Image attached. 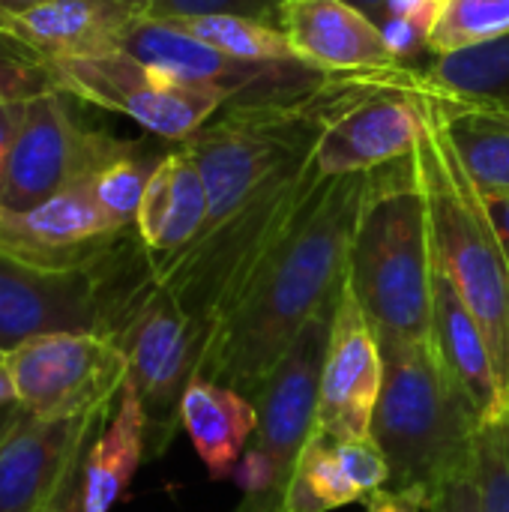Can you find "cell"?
Here are the masks:
<instances>
[{
	"instance_id": "6da1fadb",
	"label": "cell",
	"mask_w": 509,
	"mask_h": 512,
	"mask_svg": "<svg viewBox=\"0 0 509 512\" xmlns=\"http://www.w3.org/2000/svg\"><path fill=\"white\" fill-rule=\"evenodd\" d=\"M366 174L324 177L234 306L210 327L201 378L255 399L297 336L342 300Z\"/></svg>"
},
{
	"instance_id": "7a4b0ae2",
	"label": "cell",
	"mask_w": 509,
	"mask_h": 512,
	"mask_svg": "<svg viewBox=\"0 0 509 512\" xmlns=\"http://www.w3.org/2000/svg\"><path fill=\"white\" fill-rule=\"evenodd\" d=\"M345 285L378 342L432 339L435 249L414 153L369 171Z\"/></svg>"
},
{
	"instance_id": "3957f363",
	"label": "cell",
	"mask_w": 509,
	"mask_h": 512,
	"mask_svg": "<svg viewBox=\"0 0 509 512\" xmlns=\"http://www.w3.org/2000/svg\"><path fill=\"white\" fill-rule=\"evenodd\" d=\"M378 345L384 354V387L369 438L387 456V489L411 492L429 510L444 486L474 477L483 426L447 375L432 339H387Z\"/></svg>"
},
{
	"instance_id": "277c9868",
	"label": "cell",
	"mask_w": 509,
	"mask_h": 512,
	"mask_svg": "<svg viewBox=\"0 0 509 512\" xmlns=\"http://www.w3.org/2000/svg\"><path fill=\"white\" fill-rule=\"evenodd\" d=\"M429 129L414 150V165L429 207L435 267L459 291L483 327L498 375L509 393V258L495 216L468 174L441 102L426 90Z\"/></svg>"
},
{
	"instance_id": "5b68a950",
	"label": "cell",
	"mask_w": 509,
	"mask_h": 512,
	"mask_svg": "<svg viewBox=\"0 0 509 512\" xmlns=\"http://www.w3.org/2000/svg\"><path fill=\"white\" fill-rule=\"evenodd\" d=\"M99 336L111 339L129 363L126 381L147 417V456L159 459L183 426L180 402L192 378L201 375L207 330L168 288L153 282L141 240L108 282Z\"/></svg>"
},
{
	"instance_id": "8992f818",
	"label": "cell",
	"mask_w": 509,
	"mask_h": 512,
	"mask_svg": "<svg viewBox=\"0 0 509 512\" xmlns=\"http://www.w3.org/2000/svg\"><path fill=\"white\" fill-rule=\"evenodd\" d=\"M336 306L309 321L252 399L258 408V429L234 471V480L243 489L237 512H285L297 459L315 435L318 381Z\"/></svg>"
},
{
	"instance_id": "52a82bcc",
	"label": "cell",
	"mask_w": 509,
	"mask_h": 512,
	"mask_svg": "<svg viewBox=\"0 0 509 512\" xmlns=\"http://www.w3.org/2000/svg\"><path fill=\"white\" fill-rule=\"evenodd\" d=\"M42 66L48 69L54 87L72 99L117 111L144 126L150 135L174 144L195 135L228 105V96L219 87L168 75L123 48L60 57Z\"/></svg>"
},
{
	"instance_id": "ba28073f",
	"label": "cell",
	"mask_w": 509,
	"mask_h": 512,
	"mask_svg": "<svg viewBox=\"0 0 509 512\" xmlns=\"http://www.w3.org/2000/svg\"><path fill=\"white\" fill-rule=\"evenodd\" d=\"M135 240L138 231L129 228L81 264H51L0 246V351L54 333L99 336L108 282Z\"/></svg>"
},
{
	"instance_id": "9c48e42d",
	"label": "cell",
	"mask_w": 509,
	"mask_h": 512,
	"mask_svg": "<svg viewBox=\"0 0 509 512\" xmlns=\"http://www.w3.org/2000/svg\"><path fill=\"white\" fill-rule=\"evenodd\" d=\"M15 405L42 420L111 414L129 363L123 351L96 333H54L3 354Z\"/></svg>"
},
{
	"instance_id": "30bf717a",
	"label": "cell",
	"mask_w": 509,
	"mask_h": 512,
	"mask_svg": "<svg viewBox=\"0 0 509 512\" xmlns=\"http://www.w3.org/2000/svg\"><path fill=\"white\" fill-rule=\"evenodd\" d=\"M69 99V93L54 87L27 102L3 171L0 207L30 210L75 183L93 180L126 147L114 135L87 129Z\"/></svg>"
},
{
	"instance_id": "8fae6325",
	"label": "cell",
	"mask_w": 509,
	"mask_h": 512,
	"mask_svg": "<svg viewBox=\"0 0 509 512\" xmlns=\"http://www.w3.org/2000/svg\"><path fill=\"white\" fill-rule=\"evenodd\" d=\"M429 129V99L405 63L378 75L321 129L312 159L321 177L366 174L417 150Z\"/></svg>"
},
{
	"instance_id": "7c38bea8",
	"label": "cell",
	"mask_w": 509,
	"mask_h": 512,
	"mask_svg": "<svg viewBox=\"0 0 509 512\" xmlns=\"http://www.w3.org/2000/svg\"><path fill=\"white\" fill-rule=\"evenodd\" d=\"M108 414L42 420L0 408V512H45L69 468L90 450Z\"/></svg>"
},
{
	"instance_id": "4fadbf2b",
	"label": "cell",
	"mask_w": 509,
	"mask_h": 512,
	"mask_svg": "<svg viewBox=\"0 0 509 512\" xmlns=\"http://www.w3.org/2000/svg\"><path fill=\"white\" fill-rule=\"evenodd\" d=\"M384 387V354L351 288L333 315L321 381L315 432L330 441H363L372 435L375 405Z\"/></svg>"
},
{
	"instance_id": "5bb4252c",
	"label": "cell",
	"mask_w": 509,
	"mask_h": 512,
	"mask_svg": "<svg viewBox=\"0 0 509 512\" xmlns=\"http://www.w3.org/2000/svg\"><path fill=\"white\" fill-rule=\"evenodd\" d=\"M129 228L117 225L93 195V183H75L30 210L0 207V246L51 261L81 264L102 255Z\"/></svg>"
},
{
	"instance_id": "9a60e30c",
	"label": "cell",
	"mask_w": 509,
	"mask_h": 512,
	"mask_svg": "<svg viewBox=\"0 0 509 512\" xmlns=\"http://www.w3.org/2000/svg\"><path fill=\"white\" fill-rule=\"evenodd\" d=\"M276 27L303 63L330 75H369L402 66L384 30L342 0H285Z\"/></svg>"
},
{
	"instance_id": "2e32d148",
	"label": "cell",
	"mask_w": 509,
	"mask_h": 512,
	"mask_svg": "<svg viewBox=\"0 0 509 512\" xmlns=\"http://www.w3.org/2000/svg\"><path fill=\"white\" fill-rule=\"evenodd\" d=\"M141 12L126 0H48L0 21V42L15 45L36 63L84 57L120 48L123 30Z\"/></svg>"
},
{
	"instance_id": "e0dca14e",
	"label": "cell",
	"mask_w": 509,
	"mask_h": 512,
	"mask_svg": "<svg viewBox=\"0 0 509 512\" xmlns=\"http://www.w3.org/2000/svg\"><path fill=\"white\" fill-rule=\"evenodd\" d=\"M432 345L471 402L480 426H489L509 414V393L498 375L489 339L450 279L435 267V300H432Z\"/></svg>"
},
{
	"instance_id": "ac0fdd59",
	"label": "cell",
	"mask_w": 509,
	"mask_h": 512,
	"mask_svg": "<svg viewBox=\"0 0 509 512\" xmlns=\"http://www.w3.org/2000/svg\"><path fill=\"white\" fill-rule=\"evenodd\" d=\"M207 210L210 201L204 177L186 144H174L150 174L135 219V231L147 258L165 261L183 252L201 234Z\"/></svg>"
},
{
	"instance_id": "d6986e66",
	"label": "cell",
	"mask_w": 509,
	"mask_h": 512,
	"mask_svg": "<svg viewBox=\"0 0 509 512\" xmlns=\"http://www.w3.org/2000/svg\"><path fill=\"white\" fill-rule=\"evenodd\" d=\"M180 423L210 480L234 477L258 429V408L243 393L210 378H192L180 402Z\"/></svg>"
},
{
	"instance_id": "ffe728a7",
	"label": "cell",
	"mask_w": 509,
	"mask_h": 512,
	"mask_svg": "<svg viewBox=\"0 0 509 512\" xmlns=\"http://www.w3.org/2000/svg\"><path fill=\"white\" fill-rule=\"evenodd\" d=\"M147 456V417L135 387L126 381L117 396L111 423L93 438L84 459L81 504L84 512H111L126 495L135 471Z\"/></svg>"
},
{
	"instance_id": "44dd1931",
	"label": "cell",
	"mask_w": 509,
	"mask_h": 512,
	"mask_svg": "<svg viewBox=\"0 0 509 512\" xmlns=\"http://www.w3.org/2000/svg\"><path fill=\"white\" fill-rule=\"evenodd\" d=\"M420 87L468 108L509 111V33L459 51L432 57L426 72H417Z\"/></svg>"
},
{
	"instance_id": "7402d4cb",
	"label": "cell",
	"mask_w": 509,
	"mask_h": 512,
	"mask_svg": "<svg viewBox=\"0 0 509 512\" xmlns=\"http://www.w3.org/2000/svg\"><path fill=\"white\" fill-rule=\"evenodd\" d=\"M435 96V93H432ZM444 108L453 144L486 201L509 198V129L486 114L435 96Z\"/></svg>"
},
{
	"instance_id": "603a6c76",
	"label": "cell",
	"mask_w": 509,
	"mask_h": 512,
	"mask_svg": "<svg viewBox=\"0 0 509 512\" xmlns=\"http://www.w3.org/2000/svg\"><path fill=\"white\" fill-rule=\"evenodd\" d=\"M354 501H360V492L339 462L336 441L315 432L297 459L285 495V512H333Z\"/></svg>"
},
{
	"instance_id": "cb8c5ba5",
	"label": "cell",
	"mask_w": 509,
	"mask_h": 512,
	"mask_svg": "<svg viewBox=\"0 0 509 512\" xmlns=\"http://www.w3.org/2000/svg\"><path fill=\"white\" fill-rule=\"evenodd\" d=\"M201 39L204 45L216 48L219 54H228L234 60L246 63H282V60H300L285 39V33L276 24H264L243 15H204L189 21H171Z\"/></svg>"
},
{
	"instance_id": "d4e9b609",
	"label": "cell",
	"mask_w": 509,
	"mask_h": 512,
	"mask_svg": "<svg viewBox=\"0 0 509 512\" xmlns=\"http://www.w3.org/2000/svg\"><path fill=\"white\" fill-rule=\"evenodd\" d=\"M509 33V0H447L426 33L429 57L459 54Z\"/></svg>"
},
{
	"instance_id": "484cf974",
	"label": "cell",
	"mask_w": 509,
	"mask_h": 512,
	"mask_svg": "<svg viewBox=\"0 0 509 512\" xmlns=\"http://www.w3.org/2000/svg\"><path fill=\"white\" fill-rule=\"evenodd\" d=\"M162 156H165V150H150L144 144L126 141V147L90 180L96 201L117 225L135 228L144 189H147L150 174L156 171Z\"/></svg>"
},
{
	"instance_id": "4316f807",
	"label": "cell",
	"mask_w": 509,
	"mask_h": 512,
	"mask_svg": "<svg viewBox=\"0 0 509 512\" xmlns=\"http://www.w3.org/2000/svg\"><path fill=\"white\" fill-rule=\"evenodd\" d=\"M474 480L486 512H509V414L480 429Z\"/></svg>"
},
{
	"instance_id": "83f0119b",
	"label": "cell",
	"mask_w": 509,
	"mask_h": 512,
	"mask_svg": "<svg viewBox=\"0 0 509 512\" xmlns=\"http://www.w3.org/2000/svg\"><path fill=\"white\" fill-rule=\"evenodd\" d=\"M342 3H348L351 9L366 15L375 27H381L399 60L411 48H423L426 51L429 21H426V15H423L417 0H342Z\"/></svg>"
},
{
	"instance_id": "f1b7e54d",
	"label": "cell",
	"mask_w": 509,
	"mask_h": 512,
	"mask_svg": "<svg viewBox=\"0 0 509 512\" xmlns=\"http://www.w3.org/2000/svg\"><path fill=\"white\" fill-rule=\"evenodd\" d=\"M285 0H150L141 15L156 21H189L204 15H243L264 24H276Z\"/></svg>"
},
{
	"instance_id": "f546056e",
	"label": "cell",
	"mask_w": 509,
	"mask_h": 512,
	"mask_svg": "<svg viewBox=\"0 0 509 512\" xmlns=\"http://www.w3.org/2000/svg\"><path fill=\"white\" fill-rule=\"evenodd\" d=\"M336 453H339V462H342L348 480L360 492V501H366L369 495L387 489V483H390V465H387V456L381 453V447L372 438H363V441H336Z\"/></svg>"
},
{
	"instance_id": "4dcf8cb0",
	"label": "cell",
	"mask_w": 509,
	"mask_h": 512,
	"mask_svg": "<svg viewBox=\"0 0 509 512\" xmlns=\"http://www.w3.org/2000/svg\"><path fill=\"white\" fill-rule=\"evenodd\" d=\"M48 90H54V81L42 63L27 54L0 48V105L30 102Z\"/></svg>"
},
{
	"instance_id": "1f68e13d",
	"label": "cell",
	"mask_w": 509,
	"mask_h": 512,
	"mask_svg": "<svg viewBox=\"0 0 509 512\" xmlns=\"http://www.w3.org/2000/svg\"><path fill=\"white\" fill-rule=\"evenodd\" d=\"M426 512H486V507H483L477 480L474 477H462V480L444 486Z\"/></svg>"
},
{
	"instance_id": "d6a6232c",
	"label": "cell",
	"mask_w": 509,
	"mask_h": 512,
	"mask_svg": "<svg viewBox=\"0 0 509 512\" xmlns=\"http://www.w3.org/2000/svg\"><path fill=\"white\" fill-rule=\"evenodd\" d=\"M84 459L87 453L69 468V474L63 477L57 495L51 498L48 510L45 512H84V504H81V480H84Z\"/></svg>"
},
{
	"instance_id": "836d02e7",
	"label": "cell",
	"mask_w": 509,
	"mask_h": 512,
	"mask_svg": "<svg viewBox=\"0 0 509 512\" xmlns=\"http://www.w3.org/2000/svg\"><path fill=\"white\" fill-rule=\"evenodd\" d=\"M24 111H27V102L0 105V186H3V171H6V162H9L15 135H18V129H21Z\"/></svg>"
},
{
	"instance_id": "e575fe53",
	"label": "cell",
	"mask_w": 509,
	"mask_h": 512,
	"mask_svg": "<svg viewBox=\"0 0 509 512\" xmlns=\"http://www.w3.org/2000/svg\"><path fill=\"white\" fill-rule=\"evenodd\" d=\"M366 510L369 512H426L423 498L411 495V492H393V489H381L375 495L366 498Z\"/></svg>"
},
{
	"instance_id": "d590c367",
	"label": "cell",
	"mask_w": 509,
	"mask_h": 512,
	"mask_svg": "<svg viewBox=\"0 0 509 512\" xmlns=\"http://www.w3.org/2000/svg\"><path fill=\"white\" fill-rule=\"evenodd\" d=\"M492 207V216H495V225H498V234L504 240V249H507L509 258V198H501V201H489Z\"/></svg>"
},
{
	"instance_id": "8d00e7d4",
	"label": "cell",
	"mask_w": 509,
	"mask_h": 512,
	"mask_svg": "<svg viewBox=\"0 0 509 512\" xmlns=\"http://www.w3.org/2000/svg\"><path fill=\"white\" fill-rule=\"evenodd\" d=\"M42 3H48V0H0V21L12 18V15H21V12H30V9H36Z\"/></svg>"
},
{
	"instance_id": "74e56055",
	"label": "cell",
	"mask_w": 509,
	"mask_h": 512,
	"mask_svg": "<svg viewBox=\"0 0 509 512\" xmlns=\"http://www.w3.org/2000/svg\"><path fill=\"white\" fill-rule=\"evenodd\" d=\"M9 405H15V390H12V378L0 360V408H9Z\"/></svg>"
},
{
	"instance_id": "f35d334b",
	"label": "cell",
	"mask_w": 509,
	"mask_h": 512,
	"mask_svg": "<svg viewBox=\"0 0 509 512\" xmlns=\"http://www.w3.org/2000/svg\"><path fill=\"white\" fill-rule=\"evenodd\" d=\"M420 3V9H423V15H426V21H429V27H432V21H435V15L441 12V6L447 3V0H417Z\"/></svg>"
},
{
	"instance_id": "ab89813d",
	"label": "cell",
	"mask_w": 509,
	"mask_h": 512,
	"mask_svg": "<svg viewBox=\"0 0 509 512\" xmlns=\"http://www.w3.org/2000/svg\"><path fill=\"white\" fill-rule=\"evenodd\" d=\"M465 108H468V105H465ZM474 111L486 114L489 120H495V123H501V126H507L509 129V111H486V108H474Z\"/></svg>"
},
{
	"instance_id": "60d3db41",
	"label": "cell",
	"mask_w": 509,
	"mask_h": 512,
	"mask_svg": "<svg viewBox=\"0 0 509 512\" xmlns=\"http://www.w3.org/2000/svg\"><path fill=\"white\" fill-rule=\"evenodd\" d=\"M126 3H129V6H135L138 12H144V6H147L150 0H126Z\"/></svg>"
},
{
	"instance_id": "b9f144b4",
	"label": "cell",
	"mask_w": 509,
	"mask_h": 512,
	"mask_svg": "<svg viewBox=\"0 0 509 512\" xmlns=\"http://www.w3.org/2000/svg\"><path fill=\"white\" fill-rule=\"evenodd\" d=\"M0 360H3V351H0Z\"/></svg>"
}]
</instances>
